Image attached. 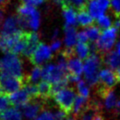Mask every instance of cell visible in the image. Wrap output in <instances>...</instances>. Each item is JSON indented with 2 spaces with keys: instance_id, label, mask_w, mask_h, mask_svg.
<instances>
[{
  "instance_id": "4fadbf2b",
  "label": "cell",
  "mask_w": 120,
  "mask_h": 120,
  "mask_svg": "<svg viewBox=\"0 0 120 120\" xmlns=\"http://www.w3.org/2000/svg\"><path fill=\"white\" fill-rule=\"evenodd\" d=\"M22 31L19 25V18L17 15H11L7 17L3 24L0 34H14Z\"/></svg>"
},
{
  "instance_id": "7bdbcfd3",
  "label": "cell",
  "mask_w": 120,
  "mask_h": 120,
  "mask_svg": "<svg viewBox=\"0 0 120 120\" xmlns=\"http://www.w3.org/2000/svg\"><path fill=\"white\" fill-rule=\"evenodd\" d=\"M62 120H72V119H62Z\"/></svg>"
},
{
  "instance_id": "836d02e7",
  "label": "cell",
  "mask_w": 120,
  "mask_h": 120,
  "mask_svg": "<svg viewBox=\"0 0 120 120\" xmlns=\"http://www.w3.org/2000/svg\"><path fill=\"white\" fill-rule=\"evenodd\" d=\"M61 46H62V43H61V41L59 40H53L52 41V43H51V49L52 51L53 52H57V51H59L61 48Z\"/></svg>"
},
{
  "instance_id": "7402d4cb",
  "label": "cell",
  "mask_w": 120,
  "mask_h": 120,
  "mask_svg": "<svg viewBox=\"0 0 120 120\" xmlns=\"http://www.w3.org/2000/svg\"><path fill=\"white\" fill-rule=\"evenodd\" d=\"M0 120H23V117L19 110L12 107L0 112Z\"/></svg>"
},
{
  "instance_id": "74e56055",
  "label": "cell",
  "mask_w": 120,
  "mask_h": 120,
  "mask_svg": "<svg viewBox=\"0 0 120 120\" xmlns=\"http://www.w3.org/2000/svg\"><path fill=\"white\" fill-rule=\"evenodd\" d=\"M116 75H117V82H120V67L116 70Z\"/></svg>"
},
{
  "instance_id": "6da1fadb",
  "label": "cell",
  "mask_w": 120,
  "mask_h": 120,
  "mask_svg": "<svg viewBox=\"0 0 120 120\" xmlns=\"http://www.w3.org/2000/svg\"><path fill=\"white\" fill-rule=\"evenodd\" d=\"M17 16L21 29L27 27L34 31L39 29L40 25V14L34 6L21 4L17 8Z\"/></svg>"
},
{
  "instance_id": "ba28073f",
  "label": "cell",
  "mask_w": 120,
  "mask_h": 120,
  "mask_svg": "<svg viewBox=\"0 0 120 120\" xmlns=\"http://www.w3.org/2000/svg\"><path fill=\"white\" fill-rule=\"evenodd\" d=\"M68 72L57 64H47L42 68V78L52 84H54L67 77Z\"/></svg>"
},
{
  "instance_id": "d590c367",
  "label": "cell",
  "mask_w": 120,
  "mask_h": 120,
  "mask_svg": "<svg viewBox=\"0 0 120 120\" xmlns=\"http://www.w3.org/2000/svg\"><path fill=\"white\" fill-rule=\"evenodd\" d=\"M4 15H5V8H0V31L4 22Z\"/></svg>"
},
{
  "instance_id": "e575fe53",
  "label": "cell",
  "mask_w": 120,
  "mask_h": 120,
  "mask_svg": "<svg viewBox=\"0 0 120 120\" xmlns=\"http://www.w3.org/2000/svg\"><path fill=\"white\" fill-rule=\"evenodd\" d=\"M88 36H87V34L85 30L84 31H81L78 33V42H83V43H88Z\"/></svg>"
},
{
  "instance_id": "3957f363",
  "label": "cell",
  "mask_w": 120,
  "mask_h": 120,
  "mask_svg": "<svg viewBox=\"0 0 120 120\" xmlns=\"http://www.w3.org/2000/svg\"><path fill=\"white\" fill-rule=\"evenodd\" d=\"M117 38V29L116 27H110L102 32L100 38L94 44L91 49L92 53H98L103 55L111 51Z\"/></svg>"
},
{
  "instance_id": "5b68a950",
  "label": "cell",
  "mask_w": 120,
  "mask_h": 120,
  "mask_svg": "<svg viewBox=\"0 0 120 120\" xmlns=\"http://www.w3.org/2000/svg\"><path fill=\"white\" fill-rule=\"evenodd\" d=\"M76 97L74 88H66L54 94L53 98L55 103L59 106L60 110L67 115H69L71 112H73L74 104Z\"/></svg>"
},
{
  "instance_id": "8992f818",
  "label": "cell",
  "mask_w": 120,
  "mask_h": 120,
  "mask_svg": "<svg viewBox=\"0 0 120 120\" xmlns=\"http://www.w3.org/2000/svg\"><path fill=\"white\" fill-rule=\"evenodd\" d=\"M25 86V81L6 73H0V95L9 97Z\"/></svg>"
},
{
  "instance_id": "603a6c76",
  "label": "cell",
  "mask_w": 120,
  "mask_h": 120,
  "mask_svg": "<svg viewBox=\"0 0 120 120\" xmlns=\"http://www.w3.org/2000/svg\"><path fill=\"white\" fill-rule=\"evenodd\" d=\"M90 99H87L85 97H82V96H77L75 101V104H74V110H73V114H74V119L76 118L80 113L84 110V108L87 106V104L89 103Z\"/></svg>"
},
{
  "instance_id": "d6986e66",
  "label": "cell",
  "mask_w": 120,
  "mask_h": 120,
  "mask_svg": "<svg viewBox=\"0 0 120 120\" xmlns=\"http://www.w3.org/2000/svg\"><path fill=\"white\" fill-rule=\"evenodd\" d=\"M62 14L65 19L66 26H75L77 24V14L75 9L71 7L63 6L62 7Z\"/></svg>"
},
{
  "instance_id": "d6a6232c",
  "label": "cell",
  "mask_w": 120,
  "mask_h": 120,
  "mask_svg": "<svg viewBox=\"0 0 120 120\" xmlns=\"http://www.w3.org/2000/svg\"><path fill=\"white\" fill-rule=\"evenodd\" d=\"M47 1H48V0H21L22 4H28V5L34 7L40 5V4H44Z\"/></svg>"
},
{
  "instance_id": "30bf717a",
  "label": "cell",
  "mask_w": 120,
  "mask_h": 120,
  "mask_svg": "<svg viewBox=\"0 0 120 120\" xmlns=\"http://www.w3.org/2000/svg\"><path fill=\"white\" fill-rule=\"evenodd\" d=\"M53 58L52 49L49 46L45 43H40L33 55L29 58V60L34 66H40L48 61Z\"/></svg>"
},
{
  "instance_id": "7a4b0ae2",
  "label": "cell",
  "mask_w": 120,
  "mask_h": 120,
  "mask_svg": "<svg viewBox=\"0 0 120 120\" xmlns=\"http://www.w3.org/2000/svg\"><path fill=\"white\" fill-rule=\"evenodd\" d=\"M103 64L102 56L98 53H93L85 60L83 74L85 80L90 86L96 87L99 83V73Z\"/></svg>"
},
{
  "instance_id": "ab89813d",
  "label": "cell",
  "mask_w": 120,
  "mask_h": 120,
  "mask_svg": "<svg viewBox=\"0 0 120 120\" xmlns=\"http://www.w3.org/2000/svg\"><path fill=\"white\" fill-rule=\"evenodd\" d=\"M117 52L120 54V41L117 44Z\"/></svg>"
},
{
  "instance_id": "cb8c5ba5",
  "label": "cell",
  "mask_w": 120,
  "mask_h": 120,
  "mask_svg": "<svg viewBox=\"0 0 120 120\" xmlns=\"http://www.w3.org/2000/svg\"><path fill=\"white\" fill-rule=\"evenodd\" d=\"M117 97L113 90H111L104 97V106L108 110L112 111L115 114L116 108H117Z\"/></svg>"
},
{
  "instance_id": "b9f144b4",
  "label": "cell",
  "mask_w": 120,
  "mask_h": 120,
  "mask_svg": "<svg viewBox=\"0 0 120 120\" xmlns=\"http://www.w3.org/2000/svg\"><path fill=\"white\" fill-rule=\"evenodd\" d=\"M0 70H2V67H1V62H0Z\"/></svg>"
},
{
  "instance_id": "4316f807",
  "label": "cell",
  "mask_w": 120,
  "mask_h": 120,
  "mask_svg": "<svg viewBox=\"0 0 120 120\" xmlns=\"http://www.w3.org/2000/svg\"><path fill=\"white\" fill-rule=\"evenodd\" d=\"M76 84H77V90H78V92L80 94V96L85 97L87 99H90V90L86 82L84 81L80 80Z\"/></svg>"
},
{
  "instance_id": "ac0fdd59",
  "label": "cell",
  "mask_w": 120,
  "mask_h": 120,
  "mask_svg": "<svg viewBox=\"0 0 120 120\" xmlns=\"http://www.w3.org/2000/svg\"><path fill=\"white\" fill-rule=\"evenodd\" d=\"M53 84L48 82L47 81H41L38 83V90H39V96L40 98L45 101H48L51 97H53Z\"/></svg>"
},
{
  "instance_id": "9a60e30c",
  "label": "cell",
  "mask_w": 120,
  "mask_h": 120,
  "mask_svg": "<svg viewBox=\"0 0 120 120\" xmlns=\"http://www.w3.org/2000/svg\"><path fill=\"white\" fill-rule=\"evenodd\" d=\"M103 63L105 64L107 67L111 70H117L120 67V54L115 51H110L101 55Z\"/></svg>"
},
{
  "instance_id": "ffe728a7",
  "label": "cell",
  "mask_w": 120,
  "mask_h": 120,
  "mask_svg": "<svg viewBox=\"0 0 120 120\" xmlns=\"http://www.w3.org/2000/svg\"><path fill=\"white\" fill-rule=\"evenodd\" d=\"M75 53L79 59L86 60L92 53V49L88 43L77 42L76 46L75 47Z\"/></svg>"
},
{
  "instance_id": "83f0119b",
  "label": "cell",
  "mask_w": 120,
  "mask_h": 120,
  "mask_svg": "<svg viewBox=\"0 0 120 120\" xmlns=\"http://www.w3.org/2000/svg\"><path fill=\"white\" fill-rule=\"evenodd\" d=\"M24 90L26 91V93L30 96L32 99L34 98H39V90H38V85L34 83H28L26 84L23 88Z\"/></svg>"
},
{
  "instance_id": "4dcf8cb0",
  "label": "cell",
  "mask_w": 120,
  "mask_h": 120,
  "mask_svg": "<svg viewBox=\"0 0 120 120\" xmlns=\"http://www.w3.org/2000/svg\"><path fill=\"white\" fill-rule=\"evenodd\" d=\"M35 120H56L54 114L52 113L50 110H44L41 113L36 117Z\"/></svg>"
},
{
  "instance_id": "60d3db41",
  "label": "cell",
  "mask_w": 120,
  "mask_h": 120,
  "mask_svg": "<svg viewBox=\"0 0 120 120\" xmlns=\"http://www.w3.org/2000/svg\"><path fill=\"white\" fill-rule=\"evenodd\" d=\"M95 120H104V118L103 117V116H102V115H100V116H98V117H97Z\"/></svg>"
},
{
  "instance_id": "1f68e13d",
  "label": "cell",
  "mask_w": 120,
  "mask_h": 120,
  "mask_svg": "<svg viewBox=\"0 0 120 120\" xmlns=\"http://www.w3.org/2000/svg\"><path fill=\"white\" fill-rule=\"evenodd\" d=\"M10 100L8 97L5 96H1L0 95V112H2L4 110L8 109V107L10 106Z\"/></svg>"
},
{
  "instance_id": "8d00e7d4",
  "label": "cell",
  "mask_w": 120,
  "mask_h": 120,
  "mask_svg": "<svg viewBox=\"0 0 120 120\" xmlns=\"http://www.w3.org/2000/svg\"><path fill=\"white\" fill-rule=\"evenodd\" d=\"M11 0H0V8H5Z\"/></svg>"
},
{
  "instance_id": "8fae6325",
  "label": "cell",
  "mask_w": 120,
  "mask_h": 120,
  "mask_svg": "<svg viewBox=\"0 0 120 120\" xmlns=\"http://www.w3.org/2000/svg\"><path fill=\"white\" fill-rule=\"evenodd\" d=\"M110 0H88L87 10L95 19H98L105 15V12L110 8Z\"/></svg>"
},
{
  "instance_id": "f35d334b",
  "label": "cell",
  "mask_w": 120,
  "mask_h": 120,
  "mask_svg": "<svg viewBox=\"0 0 120 120\" xmlns=\"http://www.w3.org/2000/svg\"><path fill=\"white\" fill-rule=\"evenodd\" d=\"M53 2H54V4H56L57 5H61L62 6V4L64 3V0H53Z\"/></svg>"
},
{
  "instance_id": "9c48e42d",
  "label": "cell",
  "mask_w": 120,
  "mask_h": 120,
  "mask_svg": "<svg viewBox=\"0 0 120 120\" xmlns=\"http://www.w3.org/2000/svg\"><path fill=\"white\" fill-rule=\"evenodd\" d=\"M48 104V101H45L41 98H34L23 107V114L27 119H36L38 114L40 111L46 110Z\"/></svg>"
},
{
  "instance_id": "5bb4252c",
  "label": "cell",
  "mask_w": 120,
  "mask_h": 120,
  "mask_svg": "<svg viewBox=\"0 0 120 120\" xmlns=\"http://www.w3.org/2000/svg\"><path fill=\"white\" fill-rule=\"evenodd\" d=\"M9 100L11 105H13V107L18 108V107H24L26 104L29 103L32 98L30 96L26 93V91L24 90H20L15 93L10 95L9 97Z\"/></svg>"
},
{
  "instance_id": "d4e9b609",
  "label": "cell",
  "mask_w": 120,
  "mask_h": 120,
  "mask_svg": "<svg viewBox=\"0 0 120 120\" xmlns=\"http://www.w3.org/2000/svg\"><path fill=\"white\" fill-rule=\"evenodd\" d=\"M85 32H86L89 40H90V42L94 44L98 40V39L101 36V34H102L100 27L97 26H90L87 27L85 29Z\"/></svg>"
},
{
  "instance_id": "52a82bcc",
  "label": "cell",
  "mask_w": 120,
  "mask_h": 120,
  "mask_svg": "<svg viewBox=\"0 0 120 120\" xmlns=\"http://www.w3.org/2000/svg\"><path fill=\"white\" fill-rule=\"evenodd\" d=\"M116 73L110 68H103L99 73V83L95 89H97L100 93L106 94L110 90H113V87L117 83Z\"/></svg>"
},
{
  "instance_id": "484cf974",
  "label": "cell",
  "mask_w": 120,
  "mask_h": 120,
  "mask_svg": "<svg viewBox=\"0 0 120 120\" xmlns=\"http://www.w3.org/2000/svg\"><path fill=\"white\" fill-rule=\"evenodd\" d=\"M87 3L88 0H64V3L61 7L68 6L73 8L75 11H80L86 8Z\"/></svg>"
},
{
  "instance_id": "7c38bea8",
  "label": "cell",
  "mask_w": 120,
  "mask_h": 120,
  "mask_svg": "<svg viewBox=\"0 0 120 120\" xmlns=\"http://www.w3.org/2000/svg\"><path fill=\"white\" fill-rule=\"evenodd\" d=\"M40 35L33 32H26V47L22 55L30 58L40 45Z\"/></svg>"
},
{
  "instance_id": "277c9868",
  "label": "cell",
  "mask_w": 120,
  "mask_h": 120,
  "mask_svg": "<svg viewBox=\"0 0 120 120\" xmlns=\"http://www.w3.org/2000/svg\"><path fill=\"white\" fill-rule=\"evenodd\" d=\"M0 62L2 67L1 72L24 79L26 74H24L23 62L17 54L6 53L0 60Z\"/></svg>"
},
{
  "instance_id": "2e32d148",
  "label": "cell",
  "mask_w": 120,
  "mask_h": 120,
  "mask_svg": "<svg viewBox=\"0 0 120 120\" xmlns=\"http://www.w3.org/2000/svg\"><path fill=\"white\" fill-rule=\"evenodd\" d=\"M64 44L68 48H74L78 42V33L75 26H64Z\"/></svg>"
},
{
  "instance_id": "44dd1931",
  "label": "cell",
  "mask_w": 120,
  "mask_h": 120,
  "mask_svg": "<svg viewBox=\"0 0 120 120\" xmlns=\"http://www.w3.org/2000/svg\"><path fill=\"white\" fill-rule=\"evenodd\" d=\"M94 19L91 14L89 12L87 8H84L82 10L78 11V15H77V21L81 26L82 27H89L92 26L94 23Z\"/></svg>"
},
{
  "instance_id": "e0dca14e",
  "label": "cell",
  "mask_w": 120,
  "mask_h": 120,
  "mask_svg": "<svg viewBox=\"0 0 120 120\" xmlns=\"http://www.w3.org/2000/svg\"><path fill=\"white\" fill-rule=\"evenodd\" d=\"M84 69V65L81 59L74 56L68 60V71L74 75L80 76Z\"/></svg>"
},
{
  "instance_id": "f546056e",
  "label": "cell",
  "mask_w": 120,
  "mask_h": 120,
  "mask_svg": "<svg viewBox=\"0 0 120 120\" xmlns=\"http://www.w3.org/2000/svg\"><path fill=\"white\" fill-rule=\"evenodd\" d=\"M110 10L115 18H120V0H110Z\"/></svg>"
},
{
  "instance_id": "f1b7e54d",
  "label": "cell",
  "mask_w": 120,
  "mask_h": 120,
  "mask_svg": "<svg viewBox=\"0 0 120 120\" xmlns=\"http://www.w3.org/2000/svg\"><path fill=\"white\" fill-rule=\"evenodd\" d=\"M97 24H98V26L100 28H103V29H108L112 25V21L109 15H103L101 18H99L97 19Z\"/></svg>"
}]
</instances>
